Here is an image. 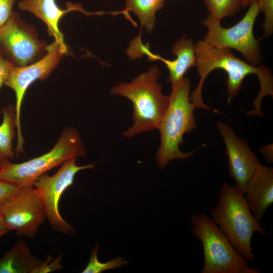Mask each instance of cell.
<instances>
[{"label": "cell", "instance_id": "cell-1", "mask_svg": "<svg viewBox=\"0 0 273 273\" xmlns=\"http://www.w3.org/2000/svg\"><path fill=\"white\" fill-rule=\"evenodd\" d=\"M196 67L200 80L196 88L190 94V100L196 108L212 110L203 102L202 88L210 73L216 69L224 70L228 75L226 81L228 104L240 92L244 78L255 74L260 82V90L253 101L254 109L248 115L262 116L261 102L265 96L273 95V76L270 69L264 65H252L234 56L231 49L212 46L200 40L195 44Z\"/></svg>", "mask_w": 273, "mask_h": 273}, {"label": "cell", "instance_id": "cell-2", "mask_svg": "<svg viewBox=\"0 0 273 273\" xmlns=\"http://www.w3.org/2000/svg\"><path fill=\"white\" fill-rule=\"evenodd\" d=\"M210 215L235 250L248 262H254L253 235L255 232L262 235L267 232L254 217L244 194L235 186L224 183Z\"/></svg>", "mask_w": 273, "mask_h": 273}, {"label": "cell", "instance_id": "cell-3", "mask_svg": "<svg viewBox=\"0 0 273 273\" xmlns=\"http://www.w3.org/2000/svg\"><path fill=\"white\" fill-rule=\"evenodd\" d=\"M171 85L168 106L157 128L160 131V144L156 161L161 169L173 160L189 159L195 152L185 153L179 149L184 135L197 127L194 115L196 107L190 100L191 81L184 77Z\"/></svg>", "mask_w": 273, "mask_h": 273}, {"label": "cell", "instance_id": "cell-4", "mask_svg": "<svg viewBox=\"0 0 273 273\" xmlns=\"http://www.w3.org/2000/svg\"><path fill=\"white\" fill-rule=\"evenodd\" d=\"M161 74L157 66H152L130 82H120L112 87V95L126 98L133 106V124L123 132L124 136L132 138L158 128L169 101L158 83Z\"/></svg>", "mask_w": 273, "mask_h": 273}, {"label": "cell", "instance_id": "cell-5", "mask_svg": "<svg viewBox=\"0 0 273 273\" xmlns=\"http://www.w3.org/2000/svg\"><path fill=\"white\" fill-rule=\"evenodd\" d=\"M86 154L80 133L73 127L63 129L54 147L47 153L20 163H0V179L19 188L33 187L38 178L67 160Z\"/></svg>", "mask_w": 273, "mask_h": 273}, {"label": "cell", "instance_id": "cell-6", "mask_svg": "<svg viewBox=\"0 0 273 273\" xmlns=\"http://www.w3.org/2000/svg\"><path fill=\"white\" fill-rule=\"evenodd\" d=\"M193 235L202 245L204 265L201 273H259L233 247L215 223L199 212L190 218Z\"/></svg>", "mask_w": 273, "mask_h": 273}, {"label": "cell", "instance_id": "cell-7", "mask_svg": "<svg viewBox=\"0 0 273 273\" xmlns=\"http://www.w3.org/2000/svg\"><path fill=\"white\" fill-rule=\"evenodd\" d=\"M259 12L257 1L251 4L244 17L228 28L221 25L209 15L201 21L207 32L203 40L213 47L234 49L240 53L248 63L258 66L262 59L261 46L253 34V27Z\"/></svg>", "mask_w": 273, "mask_h": 273}, {"label": "cell", "instance_id": "cell-8", "mask_svg": "<svg viewBox=\"0 0 273 273\" xmlns=\"http://www.w3.org/2000/svg\"><path fill=\"white\" fill-rule=\"evenodd\" d=\"M46 51V54L41 59L30 65L13 66L4 84L12 88L16 95L15 107L17 140L15 152L17 156L24 152V139L21 131V111L25 93L35 81L46 80L58 65L64 55L55 41L47 46Z\"/></svg>", "mask_w": 273, "mask_h": 273}, {"label": "cell", "instance_id": "cell-9", "mask_svg": "<svg viewBox=\"0 0 273 273\" xmlns=\"http://www.w3.org/2000/svg\"><path fill=\"white\" fill-rule=\"evenodd\" d=\"M76 158L66 160L53 175H41L34 186L38 191L46 217L52 228L64 234L74 233V229L61 216L59 212L60 199L64 192L73 183L74 177L80 171L92 169L94 164L79 166Z\"/></svg>", "mask_w": 273, "mask_h": 273}, {"label": "cell", "instance_id": "cell-10", "mask_svg": "<svg viewBox=\"0 0 273 273\" xmlns=\"http://www.w3.org/2000/svg\"><path fill=\"white\" fill-rule=\"evenodd\" d=\"M46 44L37 38L33 28L13 12L0 27V52L15 66H23L38 60L46 51Z\"/></svg>", "mask_w": 273, "mask_h": 273}, {"label": "cell", "instance_id": "cell-11", "mask_svg": "<svg viewBox=\"0 0 273 273\" xmlns=\"http://www.w3.org/2000/svg\"><path fill=\"white\" fill-rule=\"evenodd\" d=\"M0 215L8 231L29 238L34 237L47 218L39 193L33 187L21 188L0 209Z\"/></svg>", "mask_w": 273, "mask_h": 273}, {"label": "cell", "instance_id": "cell-12", "mask_svg": "<svg viewBox=\"0 0 273 273\" xmlns=\"http://www.w3.org/2000/svg\"><path fill=\"white\" fill-rule=\"evenodd\" d=\"M216 125L224 142L230 176L235 186L245 194L261 163L247 142L239 138L229 125L218 121Z\"/></svg>", "mask_w": 273, "mask_h": 273}, {"label": "cell", "instance_id": "cell-13", "mask_svg": "<svg viewBox=\"0 0 273 273\" xmlns=\"http://www.w3.org/2000/svg\"><path fill=\"white\" fill-rule=\"evenodd\" d=\"M172 52L176 56L175 59L169 60L164 59L152 53L148 46L142 43L140 38H135L132 41L129 50L131 58L135 59L141 55H146L150 60H159L163 62L169 72L168 82L173 84L183 78L190 68L196 66L197 56L195 44L191 38L185 35L174 43Z\"/></svg>", "mask_w": 273, "mask_h": 273}, {"label": "cell", "instance_id": "cell-14", "mask_svg": "<svg viewBox=\"0 0 273 273\" xmlns=\"http://www.w3.org/2000/svg\"><path fill=\"white\" fill-rule=\"evenodd\" d=\"M67 6L66 9H61L55 0H22L18 3V8L20 10L32 13L46 23L49 34L54 37L64 55L68 54V49L65 43L63 34L59 28L61 18L72 11H79L87 16L101 15L105 13L104 12H88L81 5L70 2L67 3Z\"/></svg>", "mask_w": 273, "mask_h": 273}, {"label": "cell", "instance_id": "cell-15", "mask_svg": "<svg viewBox=\"0 0 273 273\" xmlns=\"http://www.w3.org/2000/svg\"><path fill=\"white\" fill-rule=\"evenodd\" d=\"M245 194L252 214L260 223L273 203V168L261 164L249 183Z\"/></svg>", "mask_w": 273, "mask_h": 273}, {"label": "cell", "instance_id": "cell-16", "mask_svg": "<svg viewBox=\"0 0 273 273\" xmlns=\"http://www.w3.org/2000/svg\"><path fill=\"white\" fill-rule=\"evenodd\" d=\"M42 262L31 254L27 243L21 240L0 259V273H36Z\"/></svg>", "mask_w": 273, "mask_h": 273}, {"label": "cell", "instance_id": "cell-17", "mask_svg": "<svg viewBox=\"0 0 273 273\" xmlns=\"http://www.w3.org/2000/svg\"><path fill=\"white\" fill-rule=\"evenodd\" d=\"M3 118L0 124V163L13 159L15 155L13 140L16 136V115L12 104L2 108Z\"/></svg>", "mask_w": 273, "mask_h": 273}, {"label": "cell", "instance_id": "cell-18", "mask_svg": "<svg viewBox=\"0 0 273 273\" xmlns=\"http://www.w3.org/2000/svg\"><path fill=\"white\" fill-rule=\"evenodd\" d=\"M166 0H126L124 15L129 12L138 18L142 26L148 33L154 29L156 12L161 10Z\"/></svg>", "mask_w": 273, "mask_h": 273}, {"label": "cell", "instance_id": "cell-19", "mask_svg": "<svg viewBox=\"0 0 273 273\" xmlns=\"http://www.w3.org/2000/svg\"><path fill=\"white\" fill-rule=\"evenodd\" d=\"M209 15L218 21L236 14L242 7L241 0H203Z\"/></svg>", "mask_w": 273, "mask_h": 273}, {"label": "cell", "instance_id": "cell-20", "mask_svg": "<svg viewBox=\"0 0 273 273\" xmlns=\"http://www.w3.org/2000/svg\"><path fill=\"white\" fill-rule=\"evenodd\" d=\"M99 246L96 244L92 250L89 260L82 273H101L108 269L122 267L127 265V262L123 258L119 257L110 260L106 262H101L98 260L97 253Z\"/></svg>", "mask_w": 273, "mask_h": 273}, {"label": "cell", "instance_id": "cell-21", "mask_svg": "<svg viewBox=\"0 0 273 273\" xmlns=\"http://www.w3.org/2000/svg\"><path fill=\"white\" fill-rule=\"evenodd\" d=\"M259 12L264 14L263 24V37H267L273 32V0H257Z\"/></svg>", "mask_w": 273, "mask_h": 273}, {"label": "cell", "instance_id": "cell-22", "mask_svg": "<svg viewBox=\"0 0 273 273\" xmlns=\"http://www.w3.org/2000/svg\"><path fill=\"white\" fill-rule=\"evenodd\" d=\"M20 190L17 186L0 179V209Z\"/></svg>", "mask_w": 273, "mask_h": 273}, {"label": "cell", "instance_id": "cell-23", "mask_svg": "<svg viewBox=\"0 0 273 273\" xmlns=\"http://www.w3.org/2000/svg\"><path fill=\"white\" fill-rule=\"evenodd\" d=\"M61 259L62 255L54 260L51 256H48L47 260L45 261H43L36 273H48L61 269L62 268L61 264Z\"/></svg>", "mask_w": 273, "mask_h": 273}, {"label": "cell", "instance_id": "cell-24", "mask_svg": "<svg viewBox=\"0 0 273 273\" xmlns=\"http://www.w3.org/2000/svg\"><path fill=\"white\" fill-rule=\"evenodd\" d=\"M15 0H0V27L9 19L13 13Z\"/></svg>", "mask_w": 273, "mask_h": 273}, {"label": "cell", "instance_id": "cell-25", "mask_svg": "<svg viewBox=\"0 0 273 273\" xmlns=\"http://www.w3.org/2000/svg\"><path fill=\"white\" fill-rule=\"evenodd\" d=\"M13 66L14 65L7 60L0 52V89L5 84L10 70Z\"/></svg>", "mask_w": 273, "mask_h": 273}, {"label": "cell", "instance_id": "cell-26", "mask_svg": "<svg viewBox=\"0 0 273 273\" xmlns=\"http://www.w3.org/2000/svg\"><path fill=\"white\" fill-rule=\"evenodd\" d=\"M242 1V7L243 8H246L249 7L251 4L257 0H241Z\"/></svg>", "mask_w": 273, "mask_h": 273}, {"label": "cell", "instance_id": "cell-27", "mask_svg": "<svg viewBox=\"0 0 273 273\" xmlns=\"http://www.w3.org/2000/svg\"><path fill=\"white\" fill-rule=\"evenodd\" d=\"M4 230L7 229H6L5 223L0 215V231Z\"/></svg>", "mask_w": 273, "mask_h": 273}, {"label": "cell", "instance_id": "cell-28", "mask_svg": "<svg viewBox=\"0 0 273 273\" xmlns=\"http://www.w3.org/2000/svg\"><path fill=\"white\" fill-rule=\"evenodd\" d=\"M8 231V230H2V231H0V237L4 235H5V234H6Z\"/></svg>", "mask_w": 273, "mask_h": 273}]
</instances>
